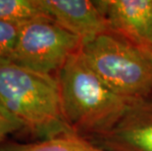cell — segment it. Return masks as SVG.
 I'll return each instance as SVG.
<instances>
[{
	"label": "cell",
	"mask_w": 152,
	"mask_h": 151,
	"mask_svg": "<svg viewBox=\"0 0 152 151\" xmlns=\"http://www.w3.org/2000/svg\"><path fill=\"white\" fill-rule=\"evenodd\" d=\"M23 26L0 21V64L11 62Z\"/></svg>",
	"instance_id": "cell-10"
},
{
	"label": "cell",
	"mask_w": 152,
	"mask_h": 151,
	"mask_svg": "<svg viewBox=\"0 0 152 151\" xmlns=\"http://www.w3.org/2000/svg\"><path fill=\"white\" fill-rule=\"evenodd\" d=\"M44 17L37 0H0V21L23 26Z\"/></svg>",
	"instance_id": "cell-9"
},
{
	"label": "cell",
	"mask_w": 152,
	"mask_h": 151,
	"mask_svg": "<svg viewBox=\"0 0 152 151\" xmlns=\"http://www.w3.org/2000/svg\"><path fill=\"white\" fill-rule=\"evenodd\" d=\"M82 46L79 37L51 19L44 17L25 24L21 28L11 63L34 72L52 75Z\"/></svg>",
	"instance_id": "cell-4"
},
{
	"label": "cell",
	"mask_w": 152,
	"mask_h": 151,
	"mask_svg": "<svg viewBox=\"0 0 152 151\" xmlns=\"http://www.w3.org/2000/svg\"><path fill=\"white\" fill-rule=\"evenodd\" d=\"M57 79L66 121L79 136L85 133L90 137L108 131L132 102L103 82L80 48L67 59Z\"/></svg>",
	"instance_id": "cell-1"
},
{
	"label": "cell",
	"mask_w": 152,
	"mask_h": 151,
	"mask_svg": "<svg viewBox=\"0 0 152 151\" xmlns=\"http://www.w3.org/2000/svg\"><path fill=\"white\" fill-rule=\"evenodd\" d=\"M24 128L22 124L10 114L7 109L0 102V147L2 142L10 133Z\"/></svg>",
	"instance_id": "cell-11"
},
{
	"label": "cell",
	"mask_w": 152,
	"mask_h": 151,
	"mask_svg": "<svg viewBox=\"0 0 152 151\" xmlns=\"http://www.w3.org/2000/svg\"><path fill=\"white\" fill-rule=\"evenodd\" d=\"M80 51L103 82L129 101L152 92V56L114 33L82 43Z\"/></svg>",
	"instance_id": "cell-3"
},
{
	"label": "cell",
	"mask_w": 152,
	"mask_h": 151,
	"mask_svg": "<svg viewBox=\"0 0 152 151\" xmlns=\"http://www.w3.org/2000/svg\"><path fill=\"white\" fill-rule=\"evenodd\" d=\"M0 102L31 133L44 139L75 133L64 115L58 79L14 63L0 64Z\"/></svg>",
	"instance_id": "cell-2"
},
{
	"label": "cell",
	"mask_w": 152,
	"mask_h": 151,
	"mask_svg": "<svg viewBox=\"0 0 152 151\" xmlns=\"http://www.w3.org/2000/svg\"><path fill=\"white\" fill-rule=\"evenodd\" d=\"M112 33L152 56V0L96 1Z\"/></svg>",
	"instance_id": "cell-6"
},
{
	"label": "cell",
	"mask_w": 152,
	"mask_h": 151,
	"mask_svg": "<svg viewBox=\"0 0 152 151\" xmlns=\"http://www.w3.org/2000/svg\"><path fill=\"white\" fill-rule=\"evenodd\" d=\"M42 10L60 27L79 37L82 43L112 33L111 27L96 1L37 0Z\"/></svg>",
	"instance_id": "cell-7"
},
{
	"label": "cell",
	"mask_w": 152,
	"mask_h": 151,
	"mask_svg": "<svg viewBox=\"0 0 152 151\" xmlns=\"http://www.w3.org/2000/svg\"><path fill=\"white\" fill-rule=\"evenodd\" d=\"M0 151H106L77 133L42 139L33 143H11L0 147Z\"/></svg>",
	"instance_id": "cell-8"
},
{
	"label": "cell",
	"mask_w": 152,
	"mask_h": 151,
	"mask_svg": "<svg viewBox=\"0 0 152 151\" xmlns=\"http://www.w3.org/2000/svg\"><path fill=\"white\" fill-rule=\"evenodd\" d=\"M88 140L106 151H152V99L131 102L114 126Z\"/></svg>",
	"instance_id": "cell-5"
}]
</instances>
